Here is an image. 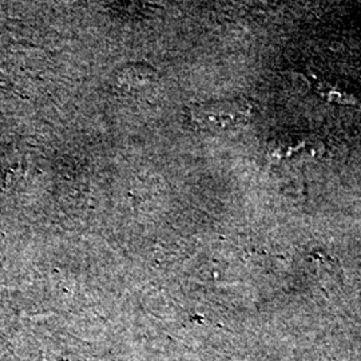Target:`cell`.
<instances>
[{
	"instance_id": "6da1fadb",
	"label": "cell",
	"mask_w": 361,
	"mask_h": 361,
	"mask_svg": "<svg viewBox=\"0 0 361 361\" xmlns=\"http://www.w3.org/2000/svg\"><path fill=\"white\" fill-rule=\"evenodd\" d=\"M255 113L253 104L237 98L197 104L189 110V122L201 131H224L246 125Z\"/></svg>"
},
{
	"instance_id": "7a4b0ae2",
	"label": "cell",
	"mask_w": 361,
	"mask_h": 361,
	"mask_svg": "<svg viewBox=\"0 0 361 361\" xmlns=\"http://www.w3.org/2000/svg\"><path fill=\"white\" fill-rule=\"evenodd\" d=\"M154 78L153 68L143 65H131L122 68L118 73V82L122 87L137 89L146 86Z\"/></svg>"
}]
</instances>
